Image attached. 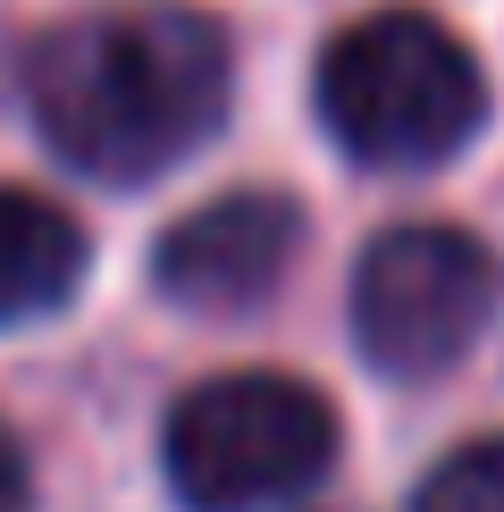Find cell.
<instances>
[{
	"mask_svg": "<svg viewBox=\"0 0 504 512\" xmlns=\"http://www.w3.org/2000/svg\"><path fill=\"white\" fill-rule=\"evenodd\" d=\"M294 244H303V210L286 194H219V202H202L194 219H177L160 236L152 277H160L168 303L236 319V311L269 303L286 286Z\"/></svg>",
	"mask_w": 504,
	"mask_h": 512,
	"instance_id": "5",
	"label": "cell"
},
{
	"mask_svg": "<svg viewBox=\"0 0 504 512\" xmlns=\"http://www.w3.org/2000/svg\"><path fill=\"white\" fill-rule=\"evenodd\" d=\"M34 487H26V454H17V437L0 429V512H26Z\"/></svg>",
	"mask_w": 504,
	"mask_h": 512,
	"instance_id": "8",
	"label": "cell"
},
{
	"mask_svg": "<svg viewBox=\"0 0 504 512\" xmlns=\"http://www.w3.org/2000/svg\"><path fill=\"white\" fill-rule=\"evenodd\" d=\"M336 462V412L286 370L210 378L168 412V487L194 512H261Z\"/></svg>",
	"mask_w": 504,
	"mask_h": 512,
	"instance_id": "3",
	"label": "cell"
},
{
	"mask_svg": "<svg viewBox=\"0 0 504 512\" xmlns=\"http://www.w3.org/2000/svg\"><path fill=\"white\" fill-rule=\"evenodd\" d=\"M320 118L370 168L454 160L488 118V76L462 42L420 9L362 17L320 59Z\"/></svg>",
	"mask_w": 504,
	"mask_h": 512,
	"instance_id": "2",
	"label": "cell"
},
{
	"mask_svg": "<svg viewBox=\"0 0 504 512\" xmlns=\"http://www.w3.org/2000/svg\"><path fill=\"white\" fill-rule=\"evenodd\" d=\"M504 269L462 227H387L353 269V336L387 378H437L496 319Z\"/></svg>",
	"mask_w": 504,
	"mask_h": 512,
	"instance_id": "4",
	"label": "cell"
},
{
	"mask_svg": "<svg viewBox=\"0 0 504 512\" xmlns=\"http://www.w3.org/2000/svg\"><path fill=\"white\" fill-rule=\"evenodd\" d=\"M412 512H504V437H479L420 479Z\"/></svg>",
	"mask_w": 504,
	"mask_h": 512,
	"instance_id": "7",
	"label": "cell"
},
{
	"mask_svg": "<svg viewBox=\"0 0 504 512\" xmlns=\"http://www.w3.org/2000/svg\"><path fill=\"white\" fill-rule=\"evenodd\" d=\"M34 118L84 177L143 185L227 118V34L194 9L68 26L34 51Z\"/></svg>",
	"mask_w": 504,
	"mask_h": 512,
	"instance_id": "1",
	"label": "cell"
},
{
	"mask_svg": "<svg viewBox=\"0 0 504 512\" xmlns=\"http://www.w3.org/2000/svg\"><path fill=\"white\" fill-rule=\"evenodd\" d=\"M84 277V227L42 194H0V328L42 319Z\"/></svg>",
	"mask_w": 504,
	"mask_h": 512,
	"instance_id": "6",
	"label": "cell"
}]
</instances>
